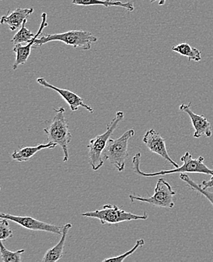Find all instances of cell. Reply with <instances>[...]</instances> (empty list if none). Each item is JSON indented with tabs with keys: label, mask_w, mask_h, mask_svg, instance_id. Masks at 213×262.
<instances>
[{
	"label": "cell",
	"mask_w": 213,
	"mask_h": 262,
	"mask_svg": "<svg viewBox=\"0 0 213 262\" xmlns=\"http://www.w3.org/2000/svg\"><path fill=\"white\" fill-rule=\"evenodd\" d=\"M141 154H136L133 158V171L136 174L146 178L157 177V176H166V174H176V173H200V174H209L213 176V169H209L204 163V157H199L195 159L190 153L186 152L184 155L181 157L183 162L182 166L174 169L162 170L157 172L146 173L141 171L140 168Z\"/></svg>",
	"instance_id": "1"
},
{
	"label": "cell",
	"mask_w": 213,
	"mask_h": 262,
	"mask_svg": "<svg viewBox=\"0 0 213 262\" xmlns=\"http://www.w3.org/2000/svg\"><path fill=\"white\" fill-rule=\"evenodd\" d=\"M55 111V117L48 122L44 132L47 136L48 143H53L61 147L63 152V161L67 162L69 160L68 144L72 139V135L69 130L68 120L65 117V108H56Z\"/></svg>",
	"instance_id": "2"
},
{
	"label": "cell",
	"mask_w": 213,
	"mask_h": 262,
	"mask_svg": "<svg viewBox=\"0 0 213 262\" xmlns=\"http://www.w3.org/2000/svg\"><path fill=\"white\" fill-rule=\"evenodd\" d=\"M53 41H59L66 45L87 51L92 49V44L96 42L98 38L90 31H70L56 34H44L36 39L33 47H41Z\"/></svg>",
	"instance_id": "3"
},
{
	"label": "cell",
	"mask_w": 213,
	"mask_h": 262,
	"mask_svg": "<svg viewBox=\"0 0 213 262\" xmlns=\"http://www.w3.org/2000/svg\"><path fill=\"white\" fill-rule=\"evenodd\" d=\"M124 119V113L118 111L115 117L111 120V123L106 125L105 133L99 136H95L94 139L90 140L88 147L89 161L90 166L94 171H98L104 165V161L102 158V154L105 148L110 136L117 129L120 123Z\"/></svg>",
	"instance_id": "4"
},
{
	"label": "cell",
	"mask_w": 213,
	"mask_h": 262,
	"mask_svg": "<svg viewBox=\"0 0 213 262\" xmlns=\"http://www.w3.org/2000/svg\"><path fill=\"white\" fill-rule=\"evenodd\" d=\"M135 136V130L130 129L122 134L121 137L109 139L102 154L104 161L110 163L119 171L125 169V161L129 157L128 144L130 139Z\"/></svg>",
	"instance_id": "5"
},
{
	"label": "cell",
	"mask_w": 213,
	"mask_h": 262,
	"mask_svg": "<svg viewBox=\"0 0 213 262\" xmlns=\"http://www.w3.org/2000/svg\"><path fill=\"white\" fill-rule=\"evenodd\" d=\"M83 217H92L100 221L102 225H117L124 222L130 221L147 220L148 215L144 212L142 215H136L132 212H125L121 208L115 205L106 204L103 206L100 210H95L93 212H85L81 214Z\"/></svg>",
	"instance_id": "6"
},
{
	"label": "cell",
	"mask_w": 213,
	"mask_h": 262,
	"mask_svg": "<svg viewBox=\"0 0 213 262\" xmlns=\"http://www.w3.org/2000/svg\"><path fill=\"white\" fill-rule=\"evenodd\" d=\"M176 194V192L173 190L170 184L163 179H159L153 196L144 198L135 194H130L129 198L132 203L134 201H140L149 203L157 207L173 209L175 206L174 196Z\"/></svg>",
	"instance_id": "7"
},
{
	"label": "cell",
	"mask_w": 213,
	"mask_h": 262,
	"mask_svg": "<svg viewBox=\"0 0 213 262\" xmlns=\"http://www.w3.org/2000/svg\"><path fill=\"white\" fill-rule=\"evenodd\" d=\"M0 217L12 221L20 226L31 231L49 232L56 234H61L62 233L61 227L40 222L30 216H17L12 214L1 213Z\"/></svg>",
	"instance_id": "8"
},
{
	"label": "cell",
	"mask_w": 213,
	"mask_h": 262,
	"mask_svg": "<svg viewBox=\"0 0 213 262\" xmlns=\"http://www.w3.org/2000/svg\"><path fill=\"white\" fill-rule=\"evenodd\" d=\"M36 82L44 88L50 89V90H54L57 93L59 94L62 97L65 102L68 103V105L70 106L71 111H76L79 109V107H82L87 109L89 112L94 113V110L92 109L88 104H85L83 99L79 95H76L75 93L70 91L68 90H63V89L58 88V87L55 86L52 84L49 83L48 81L46 80L45 78L39 77L36 79Z\"/></svg>",
	"instance_id": "9"
},
{
	"label": "cell",
	"mask_w": 213,
	"mask_h": 262,
	"mask_svg": "<svg viewBox=\"0 0 213 262\" xmlns=\"http://www.w3.org/2000/svg\"><path fill=\"white\" fill-rule=\"evenodd\" d=\"M143 142L147 146V148L153 152L163 157L164 160L169 162L175 168L179 167V165L176 163L168 155L166 149V141L163 139L157 132L154 129H150L145 133L143 138Z\"/></svg>",
	"instance_id": "10"
},
{
	"label": "cell",
	"mask_w": 213,
	"mask_h": 262,
	"mask_svg": "<svg viewBox=\"0 0 213 262\" xmlns=\"http://www.w3.org/2000/svg\"><path fill=\"white\" fill-rule=\"evenodd\" d=\"M190 105H191V103H189V104H182L179 109L182 112L186 113L191 120L192 125L195 129L194 137L195 139H200L202 136H204L206 137L210 138L212 135L211 123L204 116L195 114L190 109Z\"/></svg>",
	"instance_id": "11"
},
{
	"label": "cell",
	"mask_w": 213,
	"mask_h": 262,
	"mask_svg": "<svg viewBox=\"0 0 213 262\" xmlns=\"http://www.w3.org/2000/svg\"><path fill=\"white\" fill-rule=\"evenodd\" d=\"M42 17V22H41L40 28H39V31L36 33V36L33 38L31 42H28L27 46H22V44H17L15 45L13 49V52L16 54V59L15 63H14L12 69L14 71L17 70L19 65L25 64L29 58L30 55L31 53V48L34 45L35 41L36 39L40 36L41 33H42L44 28L48 26L47 21V14L44 12L41 15Z\"/></svg>",
	"instance_id": "12"
},
{
	"label": "cell",
	"mask_w": 213,
	"mask_h": 262,
	"mask_svg": "<svg viewBox=\"0 0 213 262\" xmlns=\"http://www.w3.org/2000/svg\"><path fill=\"white\" fill-rule=\"evenodd\" d=\"M34 12V9H22L17 8L12 13H8L7 15H3L2 17L0 23L2 25H9V29L12 31H15L16 29L22 27L27 17Z\"/></svg>",
	"instance_id": "13"
},
{
	"label": "cell",
	"mask_w": 213,
	"mask_h": 262,
	"mask_svg": "<svg viewBox=\"0 0 213 262\" xmlns=\"http://www.w3.org/2000/svg\"><path fill=\"white\" fill-rule=\"evenodd\" d=\"M72 228L71 223L66 224L62 228L61 238L59 242L52 247V249H48L47 252L44 255L42 261L44 262H55L61 259L63 254V247H65V241L68 236V231Z\"/></svg>",
	"instance_id": "14"
},
{
	"label": "cell",
	"mask_w": 213,
	"mask_h": 262,
	"mask_svg": "<svg viewBox=\"0 0 213 262\" xmlns=\"http://www.w3.org/2000/svg\"><path fill=\"white\" fill-rule=\"evenodd\" d=\"M57 144L53 143H47V144H41L34 147H22L19 150H15L12 155V158L17 162H27L30 160L36 153L44 150V149H52L56 147Z\"/></svg>",
	"instance_id": "15"
},
{
	"label": "cell",
	"mask_w": 213,
	"mask_h": 262,
	"mask_svg": "<svg viewBox=\"0 0 213 262\" xmlns=\"http://www.w3.org/2000/svg\"><path fill=\"white\" fill-rule=\"evenodd\" d=\"M72 3L76 6H103L105 8L117 6V7L123 8L128 12H133L135 10L133 2L122 3V2L114 1V0H72Z\"/></svg>",
	"instance_id": "16"
},
{
	"label": "cell",
	"mask_w": 213,
	"mask_h": 262,
	"mask_svg": "<svg viewBox=\"0 0 213 262\" xmlns=\"http://www.w3.org/2000/svg\"><path fill=\"white\" fill-rule=\"evenodd\" d=\"M172 50L176 53L180 54L182 56L187 57L189 61L199 62L202 60L200 51L187 43L179 44L176 47H173Z\"/></svg>",
	"instance_id": "17"
},
{
	"label": "cell",
	"mask_w": 213,
	"mask_h": 262,
	"mask_svg": "<svg viewBox=\"0 0 213 262\" xmlns=\"http://www.w3.org/2000/svg\"><path fill=\"white\" fill-rule=\"evenodd\" d=\"M180 179L183 182H185L186 185L189 188L191 189L194 191L198 192L200 194L203 195L208 201L210 202L211 204L213 206V193L212 192L209 191L207 189L203 188L201 185H198L196 182H194L187 174L181 173Z\"/></svg>",
	"instance_id": "18"
},
{
	"label": "cell",
	"mask_w": 213,
	"mask_h": 262,
	"mask_svg": "<svg viewBox=\"0 0 213 262\" xmlns=\"http://www.w3.org/2000/svg\"><path fill=\"white\" fill-rule=\"evenodd\" d=\"M28 20H26L22 24L20 27V31L17 32V33L13 36L11 42L13 43L14 45H17V44L28 43L33 40V38L36 36V34H33L30 30L26 28V23Z\"/></svg>",
	"instance_id": "19"
},
{
	"label": "cell",
	"mask_w": 213,
	"mask_h": 262,
	"mask_svg": "<svg viewBox=\"0 0 213 262\" xmlns=\"http://www.w3.org/2000/svg\"><path fill=\"white\" fill-rule=\"evenodd\" d=\"M25 252V249L12 252L4 247L3 241H1L0 243V253H1L2 261L3 262H20L22 261V254Z\"/></svg>",
	"instance_id": "20"
},
{
	"label": "cell",
	"mask_w": 213,
	"mask_h": 262,
	"mask_svg": "<svg viewBox=\"0 0 213 262\" xmlns=\"http://www.w3.org/2000/svg\"><path fill=\"white\" fill-rule=\"evenodd\" d=\"M145 242H144V239H139L136 241V244H135L134 247L132 248L130 250L127 251L125 253L122 254L120 255H117V256L111 257V258H105V259L103 260V261L106 262H122L125 261V258L130 257V255H133L135 252L138 249V248L142 247L144 245Z\"/></svg>",
	"instance_id": "21"
},
{
	"label": "cell",
	"mask_w": 213,
	"mask_h": 262,
	"mask_svg": "<svg viewBox=\"0 0 213 262\" xmlns=\"http://www.w3.org/2000/svg\"><path fill=\"white\" fill-rule=\"evenodd\" d=\"M0 221V239L2 241H6L9 238L13 236V232L9 227L7 219H1Z\"/></svg>",
	"instance_id": "22"
},
{
	"label": "cell",
	"mask_w": 213,
	"mask_h": 262,
	"mask_svg": "<svg viewBox=\"0 0 213 262\" xmlns=\"http://www.w3.org/2000/svg\"><path fill=\"white\" fill-rule=\"evenodd\" d=\"M201 186L205 189H209L211 188V187H213V176H212V178H211L209 180L203 181V182H202Z\"/></svg>",
	"instance_id": "23"
},
{
	"label": "cell",
	"mask_w": 213,
	"mask_h": 262,
	"mask_svg": "<svg viewBox=\"0 0 213 262\" xmlns=\"http://www.w3.org/2000/svg\"><path fill=\"white\" fill-rule=\"evenodd\" d=\"M166 0H159V6H163L166 3Z\"/></svg>",
	"instance_id": "24"
},
{
	"label": "cell",
	"mask_w": 213,
	"mask_h": 262,
	"mask_svg": "<svg viewBox=\"0 0 213 262\" xmlns=\"http://www.w3.org/2000/svg\"><path fill=\"white\" fill-rule=\"evenodd\" d=\"M151 3H155L156 1H157V0H150Z\"/></svg>",
	"instance_id": "25"
}]
</instances>
